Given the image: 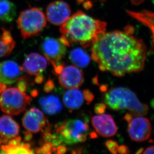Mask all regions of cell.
Returning a JSON list of instances; mask_svg holds the SVG:
<instances>
[{"mask_svg": "<svg viewBox=\"0 0 154 154\" xmlns=\"http://www.w3.org/2000/svg\"><path fill=\"white\" fill-rule=\"evenodd\" d=\"M17 88L20 91L23 93H26L28 88V82L25 80L23 77L17 81Z\"/></svg>", "mask_w": 154, "mask_h": 154, "instance_id": "obj_24", "label": "cell"}, {"mask_svg": "<svg viewBox=\"0 0 154 154\" xmlns=\"http://www.w3.org/2000/svg\"><path fill=\"white\" fill-rule=\"evenodd\" d=\"M44 80V76H43L42 74L40 73V74L36 75V76L35 77V82L37 84H41V83H42Z\"/></svg>", "mask_w": 154, "mask_h": 154, "instance_id": "obj_35", "label": "cell"}, {"mask_svg": "<svg viewBox=\"0 0 154 154\" xmlns=\"http://www.w3.org/2000/svg\"><path fill=\"white\" fill-rule=\"evenodd\" d=\"M118 152L121 154H128L130 153V149L128 146L124 145L119 146L118 148Z\"/></svg>", "mask_w": 154, "mask_h": 154, "instance_id": "obj_31", "label": "cell"}, {"mask_svg": "<svg viewBox=\"0 0 154 154\" xmlns=\"http://www.w3.org/2000/svg\"><path fill=\"white\" fill-rule=\"evenodd\" d=\"M53 138V135L49 132L43 133L42 140L44 143L51 142Z\"/></svg>", "mask_w": 154, "mask_h": 154, "instance_id": "obj_30", "label": "cell"}, {"mask_svg": "<svg viewBox=\"0 0 154 154\" xmlns=\"http://www.w3.org/2000/svg\"><path fill=\"white\" fill-rule=\"evenodd\" d=\"M17 24L22 37L26 39L38 35L47 26V19L42 10L31 8L20 13Z\"/></svg>", "mask_w": 154, "mask_h": 154, "instance_id": "obj_4", "label": "cell"}, {"mask_svg": "<svg viewBox=\"0 0 154 154\" xmlns=\"http://www.w3.org/2000/svg\"><path fill=\"white\" fill-rule=\"evenodd\" d=\"M69 59L79 67H85L90 63V57L87 52L81 48H74L70 52Z\"/></svg>", "mask_w": 154, "mask_h": 154, "instance_id": "obj_20", "label": "cell"}, {"mask_svg": "<svg viewBox=\"0 0 154 154\" xmlns=\"http://www.w3.org/2000/svg\"><path fill=\"white\" fill-rule=\"evenodd\" d=\"M106 26L105 22L79 11L61 25L60 32L62 35L59 39L66 47L78 43L87 48L93 45L99 35L105 32Z\"/></svg>", "mask_w": 154, "mask_h": 154, "instance_id": "obj_2", "label": "cell"}, {"mask_svg": "<svg viewBox=\"0 0 154 154\" xmlns=\"http://www.w3.org/2000/svg\"><path fill=\"white\" fill-rule=\"evenodd\" d=\"M23 77V68L15 61L6 60L0 63V83L12 85Z\"/></svg>", "mask_w": 154, "mask_h": 154, "instance_id": "obj_12", "label": "cell"}, {"mask_svg": "<svg viewBox=\"0 0 154 154\" xmlns=\"http://www.w3.org/2000/svg\"><path fill=\"white\" fill-rule=\"evenodd\" d=\"M22 123L26 130L36 133L42 130L49 123L42 111L33 107L25 113Z\"/></svg>", "mask_w": 154, "mask_h": 154, "instance_id": "obj_11", "label": "cell"}, {"mask_svg": "<svg viewBox=\"0 0 154 154\" xmlns=\"http://www.w3.org/2000/svg\"><path fill=\"white\" fill-rule=\"evenodd\" d=\"M101 1L105 2L106 1V0H100Z\"/></svg>", "mask_w": 154, "mask_h": 154, "instance_id": "obj_44", "label": "cell"}, {"mask_svg": "<svg viewBox=\"0 0 154 154\" xmlns=\"http://www.w3.org/2000/svg\"><path fill=\"white\" fill-rule=\"evenodd\" d=\"M143 151H144V149L143 148L140 149L139 150H138V151L136 152V154H141V153H142L143 152Z\"/></svg>", "mask_w": 154, "mask_h": 154, "instance_id": "obj_42", "label": "cell"}, {"mask_svg": "<svg viewBox=\"0 0 154 154\" xmlns=\"http://www.w3.org/2000/svg\"><path fill=\"white\" fill-rule=\"evenodd\" d=\"M105 145L108 150L112 154H116L118 153V148L119 146L116 141L110 140L106 142Z\"/></svg>", "mask_w": 154, "mask_h": 154, "instance_id": "obj_23", "label": "cell"}, {"mask_svg": "<svg viewBox=\"0 0 154 154\" xmlns=\"http://www.w3.org/2000/svg\"><path fill=\"white\" fill-rule=\"evenodd\" d=\"M32 137L33 135L32 132L27 130L24 134V142H29L32 140Z\"/></svg>", "mask_w": 154, "mask_h": 154, "instance_id": "obj_33", "label": "cell"}, {"mask_svg": "<svg viewBox=\"0 0 154 154\" xmlns=\"http://www.w3.org/2000/svg\"><path fill=\"white\" fill-rule=\"evenodd\" d=\"M58 79L60 85L65 88H79L83 83L84 76L82 71L78 67L69 66L63 67L59 74Z\"/></svg>", "mask_w": 154, "mask_h": 154, "instance_id": "obj_10", "label": "cell"}, {"mask_svg": "<svg viewBox=\"0 0 154 154\" xmlns=\"http://www.w3.org/2000/svg\"><path fill=\"white\" fill-rule=\"evenodd\" d=\"M4 154H34V150L31 148V145L29 142L21 143L18 146H12L4 145L1 147Z\"/></svg>", "mask_w": 154, "mask_h": 154, "instance_id": "obj_21", "label": "cell"}, {"mask_svg": "<svg viewBox=\"0 0 154 154\" xmlns=\"http://www.w3.org/2000/svg\"><path fill=\"white\" fill-rule=\"evenodd\" d=\"M31 100L30 96L17 88H6L0 94V108L9 115H19L25 110Z\"/></svg>", "mask_w": 154, "mask_h": 154, "instance_id": "obj_6", "label": "cell"}, {"mask_svg": "<svg viewBox=\"0 0 154 154\" xmlns=\"http://www.w3.org/2000/svg\"><path fill=\"white\" fill-rule=\"evenodd\" d=\"M38 91L36 89H32L31 92V96L33 97H35L36 96H38Z\"/></svg>", "mask_w": 154, "mask_h": 154, "instance_id": "obj_38", "label": "cell"}, {"mask_svg": "<svg viewBox=\"0 0 154 154\" xmlns=\"http://www.w3.org/2000/svg\"><path fill=\"white\" fill-rule=\"evenodd\" d=\"M63 100L66 107L74 110L82 106L84 98L83 94L78 88L70 89L64 93Z\"/></svg>", "mask_w": 154, "mask_h": 154, "instance_id": "obj_17", "label": "cell"}, {"mask_svg": "<svg viewBox=\"0 0 154 154\" xmlns=\"http://www.w3.org/2000/svg\"><path fill=\"white\" fill-rule=\"evenodd\" d=\"M17 15L15 5L10 0H0V21L11 23Z\"/></svg>", "mask_w": 154, "mask_h": 154, "instance_id": "obj_19", "label": "cell"}, {"mask_svg": "<svg viewBox=\"0 0 154 154\" xmlns=\"http://www.w3.org/2000/svg\"><path fill=\"white\" fill-rule=\"evenodd\" d=\"M56 151L58 154H65L67 152V148L64 146L59 145L57 147Z\"/></svg>", "mask_w": 154, "mask_h": 154, "instance_id": "obj_34", "label": "cell"}, {"mask_svg": "<svg viewBox=\"0 0 154 154\" xmlns=\"http://www.w3.org/2000/svg\"><path fill=\"white\" fill-rule=\"evenodd\" d=\"M41 48L45 58L51 63L54 68L60 64L66 52V47L60 39L51 37L45 38Z\"/></svg>", "mask_w": 154, "mask_h": 154, "instance_id": "obj_7", "label": "cell"}, {"mask_svg": "<svg viewBox=\"0 0 154 154\" xmlns=\"http://www.w3.org/2000/svg\"><path fill=\"white\" fill-rule=\"evenodd\" d=\"M128 13L130 16L137 19L150 28L153 34L154 47V13L148 12H142L141 13L128 12Z\"/></svg>", "mask_w": 154, "mask_h": 154, "instance_id": "obj_22", "label": "cell"}, {"mask_svg": "<svg viewBox=\"0 0 154 154\" xmlns=\"http://www.w3.org/2000/svg\"><path fill=\"white\" fill-rule=\"evenodd\" d=\"M134 29L99 35L92 45V60L102 71L116 76L139 72L144 69L147 48L142 39L133 35Z\"/></svg>", "mask_w": 154, "mask_h": 154, "instance_id": "obj_1", "label": "cell"}, {"mask_svg": "<svg viewBox=\"0 0 154 154\" xmlns=\"http://www.w3.org/2000/svg\"><path fill=\"white\" fill-rule=\"evenodd\" d=\"M63 67H64V63H60V64L57 65L55 67H54V74L55 75H59L63 70Z\"/></svg>", "mask_w": 154, "mask_h": 154, "instance_id": "obj_32", "label": "cell"}, {"mask_svg": "<svg viewBox=\"0 0 154 154\" xmlns=\"http://www.w3.org/2000/svg\"><path fill=\"white\" fill-rule=\"evenodd\" d=\"M20 126L11 117L3 115L0 117V136L10 140L18 135Z\"/></svg>", "mask_w": 154, "mask_h": 154, "instance_id": "obj_15", "label": "cell"}, {"mask_svg": "<svg viewBox=\"0 0 154 154\" xmlns=\"http://www.w3.org/2000/svg\"><path fill=\"white\" fill-rule=\"evenodd\" d=\"M92 124L96 132L104 137H111L117 132V127L112 116L102 114L92 117Z\"/></svg>", "mask_w": 154, "mask_h": 154, "instance_id": "obj_13", "label": "cell"}, {"mask_svg": "<svg viewBox=\"0 0 154 154\" xmlns=\"http://www.w3.org/2000/svg\"><path fill=\"white\" fill-rule=\"evenodd\" d=\"M128 132L131 139L141 142L151 135L152 125L150 120L143 116H136L128 122Z\"/></svg>", "mask_w": 154, "mask_h": 154, "instance_id": "obj_8", "label": "cell"}, {"mask_svg": "<svg viewBox=\"0 0 154 154\" xmlns=\"http://www.w3.org/2000/svg\"><path fill=\"white\" fill-rule=\"evenodd\" d=\"M35 152L36 154H42V151H41V149L39 148H36L35 149Z\"/></svg>", "mask_w": 154, "mask_h": 154, "instance_id": "obj_40", "label": "cell"}, {"mask_svg": "<svg viewBox=\"0 0 154 154\" xmlns=\"http://www.w3.org/2000/svg\"><path fill=\"white\" fill-rule=\"evenodd\" d=\"M101 91H102L103 92H106L107 90V86H102L100 87Z\"/></svg>", "mask_w": 154, "mask_h": 154, "instance_id": "obj_41", "label": "cell"}, {"mask_svg": "<svg viewBox=\"0 0 154 154\" xmlns=\"http://www.w3.org/2000/svg\"><path fill=\"white\" fill-rule=\"evenodd\" d=\"M48 61L46 58L38 53H31L26 57L23 64L24 72L32 75L40 74L47 68Z\"/></svg>", "mask_w": 154, "mask_h": 154, "instance_id": "obj_14", "label": "cell"}, {"mask_svg": "<svg viewBox=\"0 0 154 154\" xmlns=\"http://www.w3.org/2000/svg\"><path fill=\"white\" fill-rule=\"evenodd\" d=\"M20 142H21V137L17 136L15 138L9 140L8 144L12 146H18L20 145Z\"/></svg>", "mask_w": 154, "mask_h": 154, "instance_id": "obj_29", "label": "cell"}, {"mask_svg": "<svg viewBox=\"0 0 154 154\" xmlns=\"http://www.w3.org/2000/svg\"><path fill=\"white\" fill-rule=\"evenodd\" d=\"M53 147L51 142L45 143L41 148L42 154H51L52 153V149Z\"/></svg>", "mask_w": 154, "mask_h": 154, "instance_id": "obj_27", "label": "cell"}, {"mask_svg": "<svg viewBox=\"0 0 154 154\" xmlns=\"http://www.w3.org/2000/svg\"><path fill=\"white\" fill-rule=\"evenodd\" d=\"M89 129L87 123L79 119L69 120L57 125L56 134L61 143L72 145L85 142Z\"/></svg>", "mask_w": 154, "mask_h": 154, "instance_id": "obj_5", "label": "cell"}, {"mask_svg": "<svg viewBox=\"0 0 154 154\" xmlns=\"http://www.w3.org/2000/svg\"><path fill=\"white\" fill-rule=\"evenodd\" d=\"M133 116L131 113H127L125 115V116L124 117V119L128 123L132 119Z\"/></svg>", "mask_w": 154, "mask_h": 154, "instance_id": "obj_37", "label": "cell"}, {"mask_svg": "<svg viewBox=\"0 0 154 154\" xmlns=\"http://www.w3.org/2000/svg\"><path fill=\"white\" fill-rule=\"evenodd\" d=\"M39 103L44 112L48 115H54L63 109V105L57 96L54 95L42 97Z\"/></svg>", "mask_w": 154, "mask_h": 154, "instance_id": "obj_16", "label": "cell"}, {"mask_svg": "<svg viewBox=\"0 0 154 154\" xmlns=\"http://www.w3.org/2000/svg\"><path fill=\"white\" fill-rule=\"evenodd\" d=\"M143 154H154V146H150L147 148L143 152Z\"/></svg>", "mask_w": 154, "mask_h": 154, "instance_id": "obj_36", "label": "cell"}, {"mask_svg": "<svg viewBox=\"0 0 154 154\" xmlns=\"http://www.w3.org/2000/svg\"><path fill=\"white\" fill-rule=\"evenodd\" d=\"M15 45L16 42L10 32L2 28L0 35V58L9 55L14 50Z\"/></svg>", "mask_w": 154, "mask_h": 154, "instance_id": "obj_18", "label": "cell"}, {"mask_svg": "<svg viewBox=\"0 0 154 154\" xmlns=\"http://www.w3.org/2000/svg\"><path fill=\"white\" fill-rule=\"evenodd\" d=\"M91 137H92L93 138H96L97 137V135H96V133L94 132H93L91 134Z\"/></svg>", "mask_w": 154, "mask_h": 154, "instance_id": "obj_43", "label": "cell"}, {"mask_svg": "<svg viewBox=\"0 0 154 154\" xmlns=\"http://www.w3.org/2000/svg\"><path fill=\"white\" fill-rule=\"evenodd\" d=\"M6 88V85L3 83H0V94L2 92L3 90Z\"/></svg>", "mask_w": 154, "mask_h": 154, "instance_id": "obj_39", "label": "cell"}, {"mask_svg": "<svg viewBox=\"0 0 154 154\" xmlns=\"http://www.w3.org/2000/svg\"><path fill=\"white\" fill-rule=\"evenodd\" d=\"M107 105L105 103H98L94 106V112L98 115H100L104 113L106 110Z\"/></svg>", "mask_w": 154, "mask_h": 154, "instance_id": "obj_26", "label": "cell"}, {"mask_svg": "<svg viewBox=\"0 0 154 154\" xmlns=\"http://www.w3.org/2000/svg\"><path fill=\"white\" fill-rule=\"evenodd\" d=\"M55 88V85L51 79H49L44 85V91L45 93H49L52 91Z\"/></svg>", "mask_w": 154, "mask_h": 154, "instance_id": "obj_28", "label": "cell"}, {"mask_svg": "<svg viewBox=\"0 0 154 154\" xmlns=\"http://www.w3.org/2000/svg\"><path fill=\"white\" fill-rule=\"evenodd\" d=\"M82 94L84 99L87 102V104H90L94 98V96L93 93L88 89H85L83 91Z\"/></svg>", "mask_w": 154, "mask_h": 154, "instance_id": "obj_25", "label": "cell"}, {"mask_svg": "<svg viewBox=\"0 0 154 154\" xmlns=\"http://www.w3.org/2000/svg\"><path fill=\"white\" fill-rule=\"evenodd\" d=\"M71 10L67 3L63 1H56L50 3L46 9V16L50 23L61 26L69 19Z\"/></svg>", "mask_w": 154, "mask_h": 154, "instance_id": "obj_9", "label": "cell"}, {"mask_svg": "<svg viewBox=\"0 0 154 154\" xmlns=\"http://www.w3.org/2000/svg\"><path fill=\"white\" fill-rule=\"evenodd\" d=\"M105 104L114 110H127L133 116H144L148 106L141 103L134 92L126 87H113L107 90L103 96Z\"/></svg>", "mask_w": 154, "mask_h": 154, "instance_id": "obj_3", "label": "cell"}]
</instances>
